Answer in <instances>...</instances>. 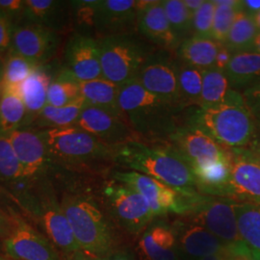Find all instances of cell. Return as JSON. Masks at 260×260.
<instances>
[{
  "mask_svg": "<svg viewBox=\"0 0 260 260\" xmlns=\"http://www.w3.org/2000/svg\"><path fill=\"white\" fill-rule=\"evenodd\" d=\"M214 13L215 4L213 0H205L202 7L193 15L192 33L194 36L211 38L213 28Z\"/></svg>",
  "mask_w": 260,
  "mask_h": 260,
  "instance_id": "41",
  "label": "cell"
},
{
  "mask_svg": "<svg viewBox=\"0 0 260 260\" xmlns=\"http://www.w3.org/2000/svg\"><path fill=\"white\" fill-rule=\"evenodd\" d=\"M26 111L18 89L0 88V137L24 127Z\"/></svg>",
  "mask_w": 260,
  "mask_h": 260,
  "instance_id": "28",
  "label": "cell"
},
{
  "mask_svg": "<svg viewBox=\"0 0 260 260\" xmlns=\"http://www.w3.org/2000/svg\"><path fill=\"white\" fill-rule=\"evenodd\" d=\"M4 62H5V57L0 54V81L2 78V75H3V69H4Z\"/></svg>",
  "mask_w": 260,
  "mask_h": 260,
  "instance_id": "55",
  "label": "cell"
},
{
  "mask_svg": "<svg viewBox=\"0 0 260 260\" xmlns=\"http://www.w3.org/2000/svg\"><path fill=\"white\" fill-rule=\"evenodd\" d=\"M60 204L81 251L103 258L116 249L111 228L92 199L67 194Z\"/></svg>",
  "mask_w": 260,
  "mask_h": 260,
  "instance_id": "4",
  "label": "cell"
},
{
  "mask_svg": "<svg viewBox=\"0 0 260 260\" xmlns=\"http://www.w3.org/2000/svg\"><path fill=\"white\" fill-rule=\"evenodd\" d=\"M231 149L233 153L231 177L215 197L229 198L237 203L260 205L259 165L236 149Z\"/></svg>",
  "mask_w": 260,
  "mask_h": 260,
  "instance_id": "15",
  "label": "cell"
},
{
  "mask_svg": "<svg viewBox=\"0 0 260 260\" xmlns=\"http://www.w3.org/2000/svg\"><path fill=\"white\" fill-rule=\"evenodd\" d=\"M251 51H254V52H257L260 54V32H258L257 36L255 38L254 42H253V45H252V49Z\"/></svg>",
  "mask_w": 260,
  "mask_h": 260,
  "instance_id": "53",
  "label": "cell"
},
{
  "mask_svg": "<svg viewBox=\"0 0 260 260\" xmlns=\"http://www.w3.org/2000/svg\"><path fill=\"white\" fill-rule=\"evenodd\" d=\"M119 105L131 129L148 140H166L180 126L178 106L149 93L136 80L120 87Z\"/></svg>",
  "mask_w": 260,
  "mask_h": 260,
  "instance_id": "2",
  "label": "cell"
},
{
  "mask_svg": "<svg viewBox=\"0 0 260 260\" xmlns=\"http://www.w3.org/2000/svg\"><path fill=\"white\" fill-rule=\"evenodd\" d=\"M215 4L213 28L211 38L219 44H224L233 27L238 11L242 9L240 0H213Z\"/></svg>",
  "mask_w": 260,
  "mask_h": 260,
  "instance_id": "37",
  "label": "cell"
},
{
  "mask_svg": "<svg viewBox=\"0 0 260 260\" xmlns=\"http://www.w3.org/2000/svg\"><path fill=\"white\" fill-rule=\"evenodd\" d=\"M178 245L172 225L150 223L141 234L138 252L143 260H178Z\"/></svg>",
  "mask_w": 260,
  "mask_h": 260,
  "instance_id": "23",
  "label": "cell"
},
{
  "mask_svg": "<svg viewBox=\"0 0 260 260\" xmlns=\"http://www.w3.org/2000/svg\"><path fill=\"white\" fill-rule=\"evenodd\" d=\"M85 106L86 103L84 100L64 107H55L47 104L28 128L56 129L75 126Z\"/></svg>",
  "mask_w": 260,
  "mask_h": 260,
  "instance_id": "31",
  "label": "cell"
},
{
  "mask_svg": "<svg viewBox=\"0 0 260 260\" xmlns=\"http://www.w3.org/2000/svg\"><path fill=\"white\" fill-rule=\"evenodd\" d=\"M63 260H103L83 251H75L70 254H63Z\"/></svg>",
  "mask_w": 260,
  "mask_h": 260,
  "instance_id": "49",
  "label": "cell"
},
{
  "mask_svg": "<svg viewBox=\"0 0 260 260\" xmlns=\"http://www.w3.org/2000/svg\"><path fill=\"white\" fill-rule=\"evenodd\" d=\"M33 210H38L46 233L63 254L81 251L61 204L51 193L46 192V188L38 197Z\"/></svg>",
  "mask_w": 260,
  "mask_h": 260,
  "instance_id": "18",
  "label": "cell"
},
{
  "mask_svg": "<svg viewBox=\"0 0 260 260\" xmlns=\"http://www.w3.org/2000/svg\"><path fill=\"white\" fill-rule=\"evenodd\" d=\"M233 52L228 47H225L224 45H222L221 47H220V49H219V51H218L217 57H216L214 68L224 73L226 67L230 64V62H231V60L233 58Z\"/></svg>",
  "mask_w": 260,
  "mask_h": 260,
  "instance_id": "45",
  "label": "cell"
},
{
  "mask_svg": "<svg viewBox=\"0 0 260 260\" xmlns=\"http://www.w3.org/2000/svg\"><path fill=\"white\" fill-rule=\"evenodd\" d=\"M222 45L211 38L193 35L180 44L177 53L182 62L204 71L214 68L216 57Z\"/></svg>",
  "mask_w": 260,
  "mask_h": 260,
  "instance_id": "27",
  "label": "cell"
},
{
  "mask_svg": "<svg viewBox=\"0 0 260 260\" xmlns=\"http://www.w3.org/2000/svg\"><path fill=\"white\" fill-rule=\"evenodd\" d=\"M75 127L88 132L105 145L115 148L130 141L139 140L126 121L96 107H84Z\"/></svg>",
  "mask_w": 260,
  "mask_h": 260,
  "instance_id": "16",
  "label": "cell"
},
{
  "mask_svg": "<svg viewBox=\"0 0 260 260\" xmlns=\"http://www.w3.org/2000/svg\"><path fill=\"white\" fill-rule=\"evenodd\" d=\"M234 210L242 241L260 251V205L236 202Z\"/></svg>",
  "mask_w": 260,
  "mask_h": 260,
  "instance_id": "33",
  "label": "cell"
},
{
  "mask_svg": "<svg viewBox=\"0 0 260 260\" xmlns=\"http://www.w3.org/2000/svg\"><path fill=\"white\" fill-rule=\"evenodd\" d=\"M72 24L77 31L75 33L89 35L95 29V17L100 0L70 1Z\"/></svg>",
  "mask_w": 260,
  "mask_h": 260,
  "instance_id": "40",
  "label": "cell"
},
{
  "mask_svg": "<svg viewBox=\"0 0 260 260\" xmlns=\"http://www.w3.org/2000/svg\"><path fill=\"white\" fill-rule=\"evenodd\" d=\"M168 142L191 170L203 164L233 157L232 149L221 146L205 131L191 123L180 125Z\"/></svg>",
  "mask_w": 260,
  "mask_h": 260,
  "instance_id": "10",
  "label": "cell"
},
{
  "mask_svg": "<svg viewBox=\"0 0 260 260\" xmlns=\"http://www.w3.org/2000/svg\"><path fill=\"white\" fill-rule=\"evenodd\" d=\"M253 20H254V23L256 25V28L258 30V32H260V12H258L254 17H253Z\"/></svg>",
  "mask_w": 260,
  "mask_h": 260,
  "instance_id": "56",
  "label": "cell"
},
{
  "mask_svg": "<svg viewBox=\"0 0 260 260\" xmlns=\"http://www.w3.org/2000/svg\"><path fill=\"white\" fill-rule=\"evenodd\" d=\"M46 66L37 67L27 79L18 88L26 111L23 128H28L47 105L48 87L53 76Z\"/></svg>",
  "mask_w": 260,
  "mask_h": 260,
  "instance_id": "24",
  "label": "cell"
},
{
  "mask_svg": "<svg viewBox=\"0 0 260 260\" xmlns=\"http://www.w3.org/2000/svg\"><path fill=\"white\" fill-rule=\"evenodd\" d=\"M28 179L7 137H0V181L9 188Z\"/></svg>",
  "mask_w": 260,
  "mask_h": 260,
  "instance_id": "38",
  "label": "cell"
},
{
  "mask_svg": "<svg viewBox=\"0 0 260 260\" xmlns=\"http://www.w3.org/2000/svg\"><path fill=\"white\" fill-rule=\"evenodd\" d=\"M113 160L129 171L149 176L185 197L200 194L189 165L170 145L149 146L140 140L114 148Z\"/></svg>",
  "mask_w": 260,
  "mask_h": 260,
  "instance_id": "1",
  "label": "cell"
},
{
  "mask_svg": "<svg viewBox=\"0 0 260 260\" xmlns=\"http://www.w3.org/2000/svg\"><path fill=\"white\" fill-rule=\"evenodd\" d=\"M236 149L247 157L260 161V139L253 140V142L247 148Z\"/></svg>",
  "mask_w": 260,
  "mask_h": 260,
  "instance_id": "46",
  "label": "cell"
},
{
  "mask_svg": "<svg viewBox=\"0 0 260 260\" xmlns=\"http://www.w3.org/2000/svg\"><path fill=\"white\" fill-rule=\"evenodd\" d=\"M103 260H136L134 256L126 250H117L115 249L109 254L102 258Z\"/></svg>",
  "mask_w": 260,
  "mask_h": 260,
  "instance_id": "48",
  "label": "cell"
},
{
  "mask_svg": "<svg viewBox=\"0 0 260 260\" xmlns=\"http://www.w3.org/2000/svg\"><path fill=\"white\" fill-rule=\"evenodd\" d=\"M103 197L115 220L131 235L144 233L155 218L148 202L128 186L115 180L103 188Z\"/></svg>",
  "mask_w": 260,
  "mask_h": 260,
  "instance_id": "8",
  "label": "cell"
},
{
  "mask_svg": "<svg viewBox=\"0 0 260 260\" xmlns=\"http://www.w3.org/2000/svg\"><path fill=\"white\" fill-rule=\"evenodd\" d=\"M98 40L103 77L119 87L134 80L152 53L131 34Z\"/></svg>",
  "mask_w": 260,
  "mask_h": 260,
  "instance_id": "6",
  "label": "cell"
},
{
  "mask_svg": "<svg viewBox=\"0 0 260 260\" xmlns=\"http://www.w3.org/2000/svg\"><path fill=\"white\" fill-rule=\"evenodd\" d=\"M0 260H15L13 259V258H10V257H2V256H0Z\"/></svg>",
  "mask_w": 260,
  "mask_h": 260,
  "instance_id": "58",
  "label": "cell"
},
{
  "mask_svg": "<svg viewBox=\"0 0 260 260\" xmlns=\"http://www.w3.org/2000/svg\"><path fill=\"white\" fill-rule=\"evenodd\" d=\"M113 180L139 193L148 202L154 217H162L169 213L185 215L187 197L153 177L134 171H117L113 173Z\"/></svg>",
  "mask_w": 260,
  "mask_h": 260,
  "instance_id": "9",
  "label": "cell"
},
{
  "mask_svg": "<svg viewBox=\"0 0 260 260\" xmlns=\"http://www.w3.org/2000/svg\"><path fill=\"white\" fill-rule=\"evenodd\" d=\"M184 5L188 11L191 13V15L193 16L198 10L202 7V5L204 4L205 0H183Z\"/></svg>",
  "mask_w": 260,
  "mask_h": 260,
  "instance_id": "50",
  "label": "cell"
},
{
  "mask_svg": "<svg viewBox=\"0 0 260 260\" xmlns=\"http://www.w3.org/2000/svg\"><path fill=\"white\" fill-rule=\"evenodd\" d=\"M137 27L165 50L177 49L181 44L169 23L162 1H139Z\"/></svg>",
  "mask_w": 260,
  "mask_h": 260,
  "instance_id": "21",
  "label": "cell"
},
{
  "mask_svg": "<svg viewBox=\"0 0 260 260\" xmlns=\"http://www.w3.org/2000/svg\"><path fill=\"white\" fill-rule=\"evenodd\" d=\"M19 23L40 25L63 35L72 25L70 1L24 0V10Z\"/></svg>",
  "mask_w": 260,
  "mask_h": 260,
  "instance_id": "22",
  "label": "cell"
},
{
  "mask_svg": "<svg viewBox=\"0 0 260 260\" xmlns=\"http://www.w3.org/2000/svg\"><path fill=\"white\" fill-rule=\"evenodd\" d=\"M199 260H228L225 255H224V251L222 253H219V254H214V255H209V256H206V257H203L201 259Z\"/></svg>",
  "mask_w": 260,
  "mask_h": 260,
  "instance_id": "52",
  "label": "cell"
},
{
  "mask_svg": "<svg viewBox=\"0 0 260 260\" xmlns=\"http://www.w3.org/2000/svg\"><path fill=\"white\" fill-rule=\"evenodd\" d=\"M224 74L233 90L247 89L260 80V54L254 51L234 53Z\"/></svg>",
  "mask_w": 260,
  "mask_h": 260,
  "instance_id": "26",
  "label": "cell"
},
{
  "mask_svg": "<svg viewBox=\"0 0 260 260\" xmlns=\"http://www.w3.org/2000/svg\"><path fill=\"white\" fill-rule=\"evenodd\" d=\"M139 1L100 0L95 29L100 38L129 35L137 27Z\"/></svg>",
  "mask_w": 260,
  "mask_h": 260,
  "instance_id": "19",
  "label": "cell"
},
{
  "mask_svg": "<svg viewBox=\"0 0 260 260\" xmlns=\"http://www.w3.org/2000/svg\"><path fill=\"white\" fill-rule=\"evenodd\" d=\"M39 131L51 163L79 166L113 159L114 148L75 126Z\"/></svg>",
  "mask_w": 260,
  "mask_h": 260,
  "instance_id": "5",
  "label": "cell"
},
{
  "mask_svg": "<svg viewBox=\"0 0 260 260\" xmlns=\"http://www.w3.org/2000/svg\"><path fill=\"white\" fill-rule=\"evenodd\" d=\"M257 34L258 30L254 23L253 18L241 9L238 11L233 27L223 45L233 54L243 51H251L253 42Z\"/></svg>",
  "mask_w": 260,
  "mask_h": 260,
  "instance_id": "35",
  "label": "cell"
},
{
  "mask_svg": "<svg viewBox=\"0 0 260 260\" xmlns=\"http://www.w3.org/2000/svg\"><path fill=\"white\" fill-rule=\"evenodd\" d=\"M179 102L182 109L189 105L200 106L204 71L181 61L177 63Z\"/></svg>",
  "mask_w": 260,
  "mask_h": 260,
  "instance_id": "34",
  "label": "cell"
},
{
  "mask_svg": "<svg viewBox=\"0 0 260 260\" xmlns=\"http://www.w3.org/2000/svg\"><path fill=\"white\" fill-rule=\"evenodd\" d=\"M7 138L19 159L24 177L32 181L44 177L51 161L40 131L20 128L12 132Z\"/></svg>",
  "mask_w": 260,
  "mask_h": 260,
  "instance_id": "17",
  "label": "cell"
},
{
  "mask_svg": "<svg viewBox=\"0 0 260 260\" xmlns=\"http://www.w3.org/2000/svg\"><path fill=\"white\" fill-rule=\"evenodd\" d=\"M37 67L25 57L10 49L5 57L0 88L18 89Z\"/></svg>",
  "mask_w": 260,
  "mask_h": 260,
  "instance_id": "36",
  "label": "cell"
},
{
  "mask_svg": "<svg viewBox=\"0 0 260 260\" xmlns=\"http://www.w3.org/2000/svg\"><path fill=\"white\" fill-rule=\"evenodd\" d=\"M250 260H260V251L251 249V257Z\"/></svg>",
  "mask_w": 260,
  "mask_h": 260,
  "instance_id": "54",
  "label": "cell"
},
{
  "mask_svg": "<svg viewBox=\"0 0 260 260\" xmlns=\"http://www.w3.org/2000/svg\"><path fill=\"white\" fill-rule=\"evenodd\" d=\"M191 124L228 149L247 148L255 139V119L241 93L228 103L199 108Z\"/></svg>",
  "mask_w": 260,
  "mask_h": 260,
  "instance_id": "3",
  "label": "cell"
},
{
  "mask_svg": "<svg viewBox=\"0 0 260 260\" xmlns=\"http://www.w3.org/2000/svg\"><path fill=\"white\" fill-rule=\"evenodd\" d=\"M81 96L87 105L96 107L125 121L119 105L120 87L103 77L80 82Z\"/></svg>",
  "mask_w": 260,
  "mask_h": 260,
  "instance_id": "25",
  "label": "cell"
},
{
  "mask_svg": "<svg viewBox=\"0 0 260 260\" xmlns=\"http://www.w3.org/2000/svg\"><path fill=\"white\" fill-rule=\"evenodd\" d=\"M242 96L255 120L260 121V80L243 90Z\"/></svg>",
  "mask_w": 260,
  "mask_h": 260,
  "instance_id": "42",
  "label": "cell"
},
{
  "mask_svg": "<svg viewBox=\"0 0 260 260\" xmlns=\"http://www.w3.org/2000/svg\"><path fill=\"white\" fill-rule=\"evenodd\" d=\"M61 41L62 34L51 29L19 23L13 25L11 49L40 67L55 57Z\"/></svg>",
  "mask_w": 260,
  "mask_h": 260,
  "instance_id": "11",
  "label": "cell"
},
{
  "mask_svg": "<svg viewBox=\"0 0 260 260\" xmlns=\"http://www.w3.org/2000/svg\"><path fill=\"white\" fill-rule=\"evenodd\" d=\"M240 92L233 90L225 74L215 68L204 70L199 108L220 105L233 100Z\"/></svg>",
  "mask_w": 260,
  "mask_h": 260,
  "instance_id": "29",
  "label": "cell"
},
{
  "mask_svg": "<svg viewBox=\"0 0 260 260\" xmlns=\"http://www.w3.org/2000/svg\"><path fill=\"white\" fill-rule=\"evenodd\" d=\"M233 159L214 161L192 169L200 193L215 196L228 183L231 177Z\"/></svg>",
  "mask_w": 260,
  "mask_h": 260,
  "instance_id": "30",
  "label": "cell"
},
{
  "mask_svg": "<svg viewBox=\"0 0 260 260\" xmlns=\"http://www.w3.org/2000/svg\"><path fill=\"white\" fill-rule=\"evenodd\" d=\"M147 91L180 109L177 63L167 52L151 53L135 78Z\"/></svg>",
  "mask_w": 260,
  "mask_h": 260,
  "instance_id": "13",
  "label": "cell"
},
{
  "mask_svg": "<svg viewBox=\"0 0 260 260\" xmlns=\"http://www.w3.org/2000/svg\"><path fill=\"white\" fill-rule=\"evenodd\" d=\"M169 23L180 43L192 33L193 16L184 5L183 0L162 1Z\"/></svg>",
  "mask_w": 260,
  "mask_h": 260,
  "instance_id": "39",
  "label": "cell"
},
{
  "mask_svg": "<svg viewBox=\"0 0 260 260\" xmlns=\"http://www.w3.org/2000/svg\"><path fill=\"white\" fill-rule=\"evenodd\" d=\"M79 82L103 77L99 40L75 33L64 48V67Z\"/></svg>",
  "mask_w": 260,
  "mask_h": 260,
  "instance_id": "14",
  "label": "cell"
},
{
  "mask_svg": "<svg viewBox=\"0 0 260 260\" xmlns=\"http://www.w3.org/2000/svg\"><path fill=\"white\" fill-rule=\"evenodd\" d=\"M11 226V221L7 220V218L2 213H0V236L6 235L9 232Z\"/></svg>",
  "mask_w": 260,
  "mask_h": 260,
  "instance_id": "51",
  "label": "cell"
},
{
  "mask_svg": "<svg viewBox=\"0 0 260 260\" xmlns=\"http://www.w3.org/2000/svg\"><path fill=\"white\" fill-rule=\"evenodd\" d=\"M80 82L62 68L53 76L48 87L47 104L55 107H64L82 101Z\"/></svg>",
  "mask_w": 260,
  "mask_h": 260,
  "instance_id": "32",
  "label": "cell"
},
{
  "mask_svg": "<svg viewBox=\"0 0 260 260\" xmlns=\"http://www.w3.org/2000/svg\"><path fill=\"white\" fill-rule=\"evenodd\" d=\"M172 228L179 251L192 259L219 254L225 250L226 246L223 242L200 224L183 219L176 221Z\"/></svg>",
  "mask_w": 260,
  "mask_h": 260,
  "instance_id": "20",
  "label": "cell"
},
{
  "mask_svg": "<svg viewBox=\"0 0 260 260\" xmlns=\"http://www.w3.org/2000/svg\"><path fill=\"white\" fill-rule=\"evenodd\" d=\"M236 150H237V149H236ZM237 151H238V150H237ZM238 152H239V151H238ZM239 153H240V152H239ZM241 154H242V153H241ZM242 155H243V154H242ZM244 156H245V155H244ZM246 157H247V156H246ZM247 158H249V157H247ZM249 159H251V158H249ZM251 160H253V161H255V162H256V163H257V164H258V165H259V166H260L259 160H255V159H251Z\"/></svg>",
  "mask_w": 260,
  "mask_h": 260,
  "instance_id": "57",
  "label": "cell"
},
{
  "mask_svg": "<svg viewBox=\"0 0 260 260\" xmlns=\"http://www.w3.org/2000/svg\"><path fill=\"white\" fill-rule=\"evenodd\" d=\"M13 22L11 19L0 11V54L6 57L12 45Z\"/></svg>",
  "mask_w": 260,
  "mask_h": 260,
  "instance_id": "43",
  "label": "cell"
},
{
  "mask_svg": "<svg viewBox=\"0 0 260 260\" xmlns=\"http://www.w3.org/2000/svg\"><path fill=\"white\" fill-rule=\"evenodd\" d=\"M235 203L229 198L200 193L187 198V211L182 217L204 226L229 246L241 241L234 210Z\"/></svg>",
  "mask_w": 260,
  "mask_h": 260,
  "instance_id": "7",
  "label": "cell"
},
{
  "mask_svg": "<svg viewBox=\"0 0 260 260\" xmlns=\"http://www.w3.org/2000/svg\"><path fill=\"white\" fill-rule=\"evenodd\" d=\"M3 249L10 258L15 260H63L48 239L15 217L5 235Z\"/></svg>",
  "mask_w": 260,
  "mask_h": 260,
  "instance_id": "12",
  "label": "cell"
},
{
  "mask_svg": "<svg viewBox=\"0 0 260 260\" xmlns=\"http://www.w3.org/2000/svg\"><path fill=\"white\" fill-rule=\"evenodd\" d=\"M24 10V0H0V11H2L13 22L19 23Z\"/></svg>",
  "mask_w": 260,
  "mask_h": 260,
  "instance_id": "44",
  "label": "cell"
},
{
  "mask_svg": "<svg viewBox=\"0 0 260 260\" xmlns=\"http://www.w3.org/2000/svg\"><path fill=\"white\" fill-rule=\"evenodd\" d=\"M242 11L251 17L260 12V0H241Z\"/></svg>",
  "mask_w": 260,
  "mask_h": 260,
  "instance_id": "47",
  "label": "cell"
}]
</instances>
